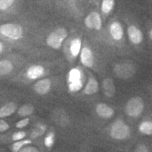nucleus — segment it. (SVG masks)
Returning a JSON list of instances; mask_svg holds the SVG:
<instances>
[{"instance_id": "7", "label": "nucleus", "mask_w": 152, "mask_h": 152, "mask_svg": "<svg viewBox=\"0 0 152 152\" xmlns=\"http://www.w3.org/2000/svg\"><path fill=\"white\" fill-rule=\"evenodd\" d=\"M131 130L129 125L123 119L118 118L112 123L110 127L111 137L117 141H123L130 137Z\"/></svg>"}, {"instance_id": "17", "label": "nucleus", "mask_w": 152, "mask_h": 152, "mask_svg": "<svg viewBox=\"0 0 152 152\" xmlns=\"http://www.w3.org/2000/svg\"><path fill=\"white\" fill-rule=\"evenodd\" d=\"M16 109L17 106L14 102H9V103L5 104L2 107L0 108V118L10 116L16 112Z\"/></svg>"}, {"instance_id": "1", "label": "nucleus", "mask_w": 152, "mask_h": 152, "mask_svg": "<svg viewBox=\"0 0 152 152\" xmlns=\"http://www.w3.org/2000/svg\"><path fill=\"white\" fill-rule=\"evenodd\" d=\"M94 41L104 44L111 49L123 50L127 48L125 44L128 39L124 25L116 14H114L106 22L99 37Z\"/></svg>"}, {"instance_id": "16", "label": "nucleus", "mask_w": 152, "mask_h": 152, "mask_svg": "<svg viewBox=\"0 0 152 152\" xmlns=\"http://www.w3.org/2000/svg\"><path fill=\"white\" fill-rule=\"evenodd\" d=\"M102 90L104 95L109 98L113 97L115 94V86L113 79L111 77L105 78L102 84Z\"/></svg>"}, {"instance_id": "20", "label": "nucleus", "mask_w": 152, "mask_h": 152, "mask_svg": "<svg viewBox=\"0 0 152 152\" xmlns=\"http://www.w3.org/2000/svg\"><path fill=\"white\" fill-rule=\"evenodd\" d=\"M34 109H35V108H34V106L32 105V104H24V105L20 106L18 109V114L20 117H28L29 115H32V113H33L34 111Z\"/></svg>"}, {"instance_id": "29", "label": "nucleus", "mask_w": 152, "mask_h": 152, "mask_svg": "<svg viewBox=\"0 0 152 152\" xmlns=\"http://www.w3.org/2000/svg\"><path fill=\"white\" fill-rule=\"evenodd\" d=\"M148 30H147V35H148V38L150 41L152 42V23L150 24L149 26V27L147 28Z\"/></svg>"}, {"instance_id": "10", "label": "nucleus", "mask_w": 152, "mask_h": 152, "mask_svg": "<svg viewBox=\"0 0 152 152\" xmlns=\"http://www.w3.org/2000/svg\"><path fill=\"white\" fill-rule=\"evenodd\" d=\"M144 109V102L140 96H134L127 102L125 113L128 116L135 118L140 116Z\"/></svg>"}, {"instance_id": "9", "label": "nucleus", "mask_w": 152, "mask_h": 152, "mask_svg": "<svg viewBox=\"0 0 152 152\" xmlns=\"http://www.w3.org/2000/svg\"><path fill=\"white\" fill-rule=\"evenodd\" d=\"M135 66L132 61L125 60L115 63L113 66V72L121 79H128L135 73Z\"/></svg>"}, {"instance_id": "3", "label": "nucleus", "mask_w": 152, "mask_h": 152, "mask_svg": "<svg viewBox=\"0 0 152 152\" xmlns=\"http://www.w3.org/2000/svg\"><path fill=\"white\" fill-rule=\"evenodd\" d=\"M84 35L82 33L80 26L74 29L63 45L64 54L70 61H75L79 58L82 47H83Z\"/></svg>"}, {"instance_id": "31", "label": "nucleus", "mask_w": 152, "mask_h": 152, "mask_svg": "<svg viewBox=\"0 0 152 152\" xmlns=\"http://www.w3.org/2000/svg\"><path fill=\"white\" fill-rule=\"evenodd\" d=\"M4 49V45L2 42H0V54L3 52Z\"/></svg>"}, {"instance_id": "14", "label": "nucleus", "mask_w": 152, "mask_h": 152, "mask_svg": "<svg viewBox=\"0 0 152 152\" xmlns=\"http://www.w3.org/2000/svg\"><path fill=\"white\" fill-rule=\"evenodd\" d=\"M51 87H52V82L48 78L39 80L33 85L34 90L40 95L47 94L50 91Z\"/></svg>"}, {"instance_id": "13", "label": "nucleus", "mask_w": 152, "mask_h": 152, "mask_svg": "<svg viewBox=\"0 0 152 152\" xmlns=\"http://www.w3.org/2000/svg\"><path fill=\"white\" fill-rule=\"evenodd\" d=\"M99 83L96 79L92 75H89L87 83L83 87V93L86 95H94L98 92Z\"/></svg>"}, {"instance_id": "23", "label": "nucleus", "mask_w": 152, "mask_h": 152, "mask_svg": "<svg viewBox=\"0 0 152 152\" xmlns=\"http://www.w3.org/2000/svg\"><path fill=\"white\" fill-rule=\"evenodd\" d=\"M54 132H49L45 138V145L47 148H51L54 144Z\"/></svg>"}, {"instance_id": "5", "label": "nucleus", "mask_w": 152, "mask_h": 152, "mask_svg": "<svg viewBox=\"0 0 152 152\" xmlns=\"http://www.w3.org/2000/svg\"><path fill=\"white\" fill-rule=\"evenodd\" d=\"M79 60L82 66L90 69L94 68L95 63H96V52H95L93 44L90 42L89 39L85 36L83 47L80 53Z\"/></svg>"}, {"instance_id": "28", "label": "nucleus", "mask_w": 152, "mask_h": 152, "mask_svg": "<svg viewBox=\"0 0 152 152\" xmlns=\"http://www.w3.org/2000/svg\"><path fill=\"white\" fill-rule=\"evenodd\" d=\"M18 152H39L35 147H23Z\"/></svg>"}, {"instance_id": "8", "label": "nucleus", "mask_w": 152, "mask_h": 152, "mask_svg": "<svg viewBox=\"0 0 152 152\" xmlns=\"http://www.w3.org/2000/svg\"><path fill=\"white\" fill-rule=\"evenodd\" d=\"M68 2L72 20L80 25L82 19L90 7V0H68Z\"/></svg>"}, {"instance_id": "2", "label": "nucleus", "mask_w": 152, "mask_h": 152, "mask_svg": "<svg viewBox=\"0 0 152 152\" xmlns=\"http://www.w3.org/2000/svg\"><path fill=\"white\" fill-rule=\"evenodd\" d=\"M80 28L85 33H90L93 40L97 39L103 31L104 23L98 6H91L82 19Z\"/></svg>"}, {"instance_id": "15", "label": "nucleus", "mask_w": 152, "mask_h": 152, "mask_svg": "<svg viewBox=\"0 0 152 152\" xmlns=\"http://www.w3.org/2000/svg\"><path fill=\"white\" fill-rule=\"evenodd\" d=\"M45 73V68L39 64L31 66L26 71V76L30 80H37L42 77Z\"/></svg>"}, {"instance_id": "4", "label": "nucleus", "mask_w": 152, "mask_h": 152, "mask_svg": "<svg viewBox=\"0 0 152 152\" xmlns=\"http://www.w3.org/2000/svg\"><path fill=\"white\" fill-rule=\"evenodd\" d=\"M26 29L18 23H7L0 26V35L11 41H19L24 37Z\"/></svg>"}, {"instance_id": "19", "label": "nucleus", "mask_w": 152, "mask_h": 152, "mask_svg": "<svg viewBox=\"0 0 152 152\" xmlns=\"http://www.w3.org/2000/svg\"><path fill=\"white\" fill-rule=\"evenodd\" d=\"M14 66L11 61L5 59L0 61V76L7 75L13 71Z\"/></svg>"}, {"instance_id": "6", "label": "nucleus", "mask_w": 152, "mask_h": 152, "mask_svg": "<svg viewBox=\"0 0 152 152\" xmlns=\"http://www.w3.org/2000/svg\"><path fill=\"white\" fill-rule=\"evenodd\" d=\"M85 80L84 71L80 66L71 68L68 76V87L70 92L76 93L80 91L85 86Z\"/></svg>"}, {"instance_id": "18", "label": "nucleus", "mask_w": 152, "mask_h": 152, "mask_svg": "<svg viewBox=\"0 0 152 152\" xmlns=\"http://www.w3.org/2000/svg\"><path fill=\"white\" fill-rule=\"evenodd\" d=\"M138 130L141 134L144 135H152V121L151 120H144L140 123Z\"/></svg>"}, {"instance_id": "30", "label": "nucleus", "mask_w": 152, "mask_h": 152, "mask_svg": "<svg viewBox=\"0 0 152 152\" xmlns=\"http://www.w3.org/2000/svg\"><path fill=\"white\" fill-rule=\"evenodd\" d=\"M99 1V0H90V7L91 6H98Z\"/></svg>"}, {"instance_id": "12", "label": "nucleus", "mask_w": 152, "mask_h": 152, "mask_svg": "<svg viewBox=\"0 0 152 152\" xmlns=\"http://www.w3.org/2000/svg\"><path fill=\"white\" fill-rule=\"evenodd\" d=\"M95 111L99 116L104 119L111 118L115 113V111L111 106L104 103L96 104L95 106Z\"/></svg>"}, {"instance_id": "11", "label": "nucleus", "mask_w": 152, "mask_h": 152, "mask_svg": "<svg viewBox=\"0 0 152 152\" xmlns=\"http://www.w3.org/2000/svg\"><path fill=\"white\" fill-rule=\"evenodd\" d=\"M117 0H99L98 9L104 23L115 14Z\"/></svg>"}, {"instance_id": "27", "label": "nucleus", "mask_w": 152, "mask_h": 152, "mask_svg": "<svg viewBox=\"0 0 152 152\" xmlns=\"http://www.w3.org/2000/svg\"><path fill=\"white\" fill-rule=\"evenodd\" d=\"M134 152H149V149L144 144H141L135 148Z\"/></svg>"}, {"instance_id": "32", "label": "nucleus", "mask_w": 152, "mask_h": 152, "mask_svg": "<svg viewBox=\"0 0 152 152\" xmlns=\"http://www.w3.org/2000/svg\"><path fill=\"white\" fill-rule=\"evenodd\" d=\"M144 11H145V10H144ZM145 12L147 13V14H148V13H150V12L152 13V9H150V10H148V11H145Z\"/></svg>"}, {"instance_id": "25", "label": "nucleus", "mask_w": 152, "mask_h": 152, "mask_svg": "<svg viewBox=\"0 0 152 152\" xmlns=\"http://www.w3.org/2000/svg\"><path fill=\"white\" fill-rule=\"evenodd\" d=\"M29 123H30V119L28 118V117L24 118H23L22 120H20V121H19L18 122L16 123V127L17 128H19V129L23 128L27 126V125L29 124Z\"/></svg>"}, {"instance_id": "26", "label": "nucleus", "mask_w": 152, "mask_h": 152, "mask_svg": "<svg viewBox=\"0 0 152 152\" xmlns=\"http://www.w3.org/2000/svg\"><path fill=\"white\" fill-rule=\"evenodd\" d=\"M9 128V125L7 121L4 120H0V132L7 131Z\"/></svg>"}, {"instance_id": "24", "label": "nucleus", "mask_w": 152, "mask_h": 152, "mask_svg": "<svg viewBox=\"0 0 152 152\" xmlns=\"http://www.w3.org/2000/svg\"><path fill=\"white\" fill-rule=\"evenodd\" d=\"M26 133L23 131H19V132H15L12 136V140L14 142L19 141V140H23L26 137Z\"/></svg>"}, {"instance_id": "21", "label": "nucleus", "mask_w": 152, "mask_h": 152, "mask_svg": "<svg viewBox=\"0 0 152 152\" xmlns=\"http://www.w3.org/2000/svg\"><path fill=\"white\" fill-rule=\"evenodd\" d=\"M31 143L32 142L30 140H24V139L19 140V141H16L11 145V151H12V152H18L25 146Z\"/></svg>"}, {"instance_id": "22", "label": "nucleus", "mask_w": 152, "mask_h": 152, "mask_svg": "<svg viewBox=\"0 0 152 152\" xmlns=\"http://www.w3.org/2000/svg\"><path fill=\"white\" fill-rule=\"evenodd\" d=\"M46 126L44 125H39L30 134V137L33 139L37 138L38 137L42 135L46 131Z\"/></svg>"}]
</instances>
